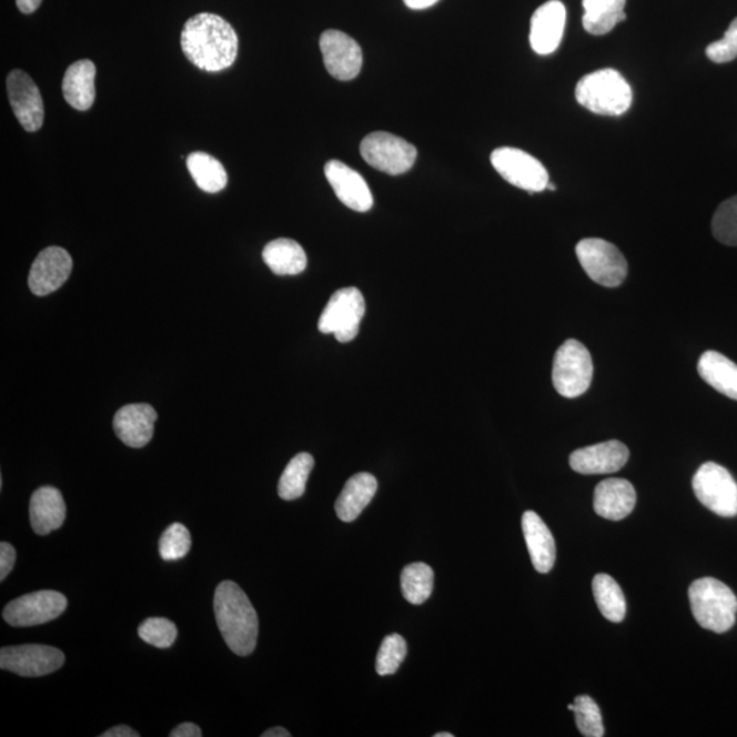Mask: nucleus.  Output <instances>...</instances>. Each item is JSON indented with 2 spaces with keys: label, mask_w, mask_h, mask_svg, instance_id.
<instances>
[{
  "label": "nucleus",
  "mask_w": 737,
  "mask_h": 737,
  "mask_svg": "<svg viewBox=\"0 0 737 737\" xmlns=\"http://www.w3.org/2000/svg\"><path fill=\"white\" fill-rule=\"evenodd\" d=\"M706 55L715 63H728L737 58V17L725 32L724 38L706 49Z\"/></svg>",
  "instance_id": "obj_37"
},
{
  "label": "nucleus",
  "mask_w": 737,
  "mask_h": 737,
  "mask_svg": "<svg viewBox=\"0 0 737 737\" xmlns=\"http://www.w3.org/2000/svg\"><path fill=\"white\" fill-rule=\"evenodd\" d=\"M404 4L412 10H425L435 6L438 0H403Z\"/></svg>",
  "instance_id": "obj_42"
},
{
  "label": "nucleus",
  "mask_w": 737,
  "mask_h": 737,
  "mask_svg": "<svg viewBox=\"0 0 737 737\" xmlns=\"http://www.w3.org/2000/svg\"><path fill=\"white\" fill-rule=\"evenodd\" d=\"M325 176L336 198L355 212H367L373 206V195L366 181L349 165L331 160L325 164Z\"/></svg>",
  "instance_id": "obj_18"
},
{
  "label": "nucleus",
  "mask_w": 737,
  "mask_h": 737,
  "mask_svg": "<svg viewBox=\"0 0 737 737\" xmlns=\"http://www.w3.org/2000/svg\"><path fill=\"white\" fill-rule=\"evenodd\" d=\"M29 514L33 532L39 536L58 531L67 519V504L62 493L52 486L39 487L32 495Z\"/></svg>",
  "instance_id": "obj_22"
},
{
  "label": "nucleus",
  "mask_w": 737,
  "mask_h": 737,
  "mask_svg": "<svg viewBox=\"0 0 737 737\" xmlns=\"http://www.w3.org/2000/svg\"><path fill=\"white\" fill-rule=\"evenodd\" d=\"M491 162L505 181L531 194L544 192L548 188V171L525 151L508 147L497 148L492 153Z\"/></svg>",
  "instance_id": "obj_10"
},
{
  "label": "nucleus",
  "mask_w": 737,
  "mask_h": 737,
  "mask_svg": "<svg viewBox=\"0 0 737 737\" xmlns=\"http://www.w3.org/2000/svg\"><path fill=\"white\" fill-rule=\"evenodd\" d=\"M157 420L158 413L150 404H128L118 410L114 431L128 447L142 448L151 442Z\"/></svg>",
  "instance_id": "obj_19"
},
{
  "label": "nucleus",
  "mask_w": 737,
  "mask_h": 737,
  "mask_svg": "<svg viewBox=\"0 0 737 737\" xmlns=\"http://www.w3.org/2000/svg\"><path fill=\"white\" fill-rule=\"evenodd\" d=\"M94 77H97V67L89 59L77 61L64 73L63 97L73 109L87 111L93 105L97 98Z\"/></svg>",
  "instance_id": "obj_23"
},
{
  "label": "nucleus",
  "mask_w": 737,
  "mask_h": 737,
  "mask_svg": "<svg viewBox=\"0 0 737 737\" xmlns=\"http://www.w3.org/2000/svg\"><path fill=\"white\" fill-rule=\"evenodd\" d=\"M377 479L368 473L353 475L344 485L335 503L339 519L354 522L373 501L377 492Z\"/></svg>",
  "instance_id": "obj_24"
},
{
  "label": "nucleus",
  "mask_w": 737,
  "mask_h": 737,
  "mask_svg": "<svg viewBox=\"0 0 737 737\" xmlns=\"http://www.w3.org/2000/svg\"><path fill=\"white\" fill-rule=\"evenodd\" d=\"M184 55L195 68L218 73L233 67L238 57V36L224 18L201 13L184 23L181 34Z\"/></svg>",
  "instance_id": "obj_1"
},
{
  "label": "nucleus",
  "mask_w": 737,
  "mask_h": 737,
  "mask_svg": "<svg viewBox=\"0 0 737 737\" xmlns=\"http://www.w3.org/2000/svg\"><path fill=\"white\" fill-rule=\"evenodd\" d=\"M567 10L561 0L539 6L532 17L531 44L538 55H551L561 46L566 29Z\"/></svg>",
  "instance_id": "obj_16"
},
{
  "label": "nucleus",
  "mask_w": 737,
  "mask_h": 737,
  "mask_svg": "<svg viewBox=\"0 0 737 737\" xmlns=\"http://www.w3.org/2000/svg\"><path fill=\"white\" fill-rule=\"evenodd\" d=\"M592 380L593 361L588 350L575 339L564 342L553 361L552 382L555 390L562 396L574 400L590 388Z\"/></svg>",
  "instance_id": "obj_5"
},
{
  "label": "nucleus",
  "mask_w": 737,
  "mask_h": 737,
  "mask_svg": "<svg viewBox=\"0 0 737 737\" xmlns=\"http://www.w3.org/2000/svg\"><path fill=\"white\" fill-rule=\"evenodd\" d=\"M575 252L582 269L593 282L614 289L626 281L628 264L614 243L599 238H586L576 245Z\"/></svg>",
  "instance_id": "obj_7"
},
{
  "label": "nucleus",
  "mask_w": 737,
  "mask_h": 737,
  "mask_svg": "<svg viewBox=\"0 0 737 737\" xmlns=\"http://www.w3.org/2000/svg\"><path fill=\"white\" fill-rule=\"evenodd\" d=\"M693 489L698 501L713 513L733 518L737 515V483L727 468L707 462L693 478Z\"/></svg>",
  "instance_id": "obj_8"
},
{
  "label": "nucleus",
  "mask_w": 737,
  "mask_h": 737,
  "mask_svg": "<svg viewBox=\"0 0 737 737\" xmlns=\"http://www.w3.org/2000/svg\"><path fill=\"white\" fill-rule=\"evenodd\" d=\"M435 737H454L453 734H447V733H442V734H436Z\"/></svg>",
  "instance_id": "obj_44"
},
{
  "label": "nucleus",
  "mask_w": 737,
  "mask_h": 737,
  "mask_svg": "<svg viewBox=\"0 0 737 737\" xmlns=\"http://www.w3.org/2000/svg\"><path fill=\"white\" fill-rule=\"evenodd\" d=\"M17 553L13 546L8 543L0 544V580H4L14 568Z\"/></svg>",
  "instance_id": "obj_38"
},
{
  "label": "nucleus",
  "mask_w": 737,
  "mask_h": 737,
  "mask_svg": "<svg viewBox=\"0 0 737 737\" xmlns=\"http://www.w3.org/2000/svg\"><path fill=\"white\" fill-rule=\"evenodd\" d=\"M11 109L27 132H38L44 122V104L38 85L26 71L13 70L8 77Z\"/></svg>",
  "instance_id": "obj_14"
},
{
  "label": "nucleus",
  "mask_w": 737,
  "mask_h": 737,
  "mask_svg": "<svg viewBox=\"0 0 737 737\" xmlns=\"http://www.w3.org/2000/svg\"><path fill=\"white\" fill-rule=\"evenodd\" d=\"M263 737H291V734L289 733L287 729L276 727V728H271L266 730L263 735Z\"/></svg>",
  "instance_id": "obj_43"
},
{
  "label": "nucleus",
  "mask_w": 737,
  "mask_h": 737,
  "mask_svg": "<svg viewBox=\"0 0 737 737\" xmlns=\"http://www.w3.org/2000/svg\"><path fill=\"white\" fill-rule=\"evenodd\" d=\"M100 737H140V734L128 727V725H118L115 728L105 730Z\"/></svg>",
  "instance_id": "obj_40"
},
{
  "label": "nucleus",
  "mask_w": 737,
  "mask_h": 737,
  "mask_svg": "<svg viewBox=\"0 0 737 737\" xmlns=\"http://www.w3.org/2000/svg\"><path fill=\"white\" fill-rule=\"evenodd\" d=\"M320 50L329 73L339 81H352L362 69V50L349 34L330 29L321 34Z\"/></svg>",
  "instance_id": "obj_13"
},
{
  "label": "nucleus",
  "mask_w": 737,
  "mask_h": 737,
  "mask_svg": "<svg viewBox=\"0 0 737 737\" xmlns=\"http://www.w3.org/2000/svg\"><path fill=\"white\" fill-rule=\"evenodd\" d=\"M171 737H201L202 730L193 723H183L170 734Z\"/></svg>",
  "instance_id": "obj_39"
},
{
  "label": "nucleus",
  "mask_w": 737,
  "mask_h": 737,
  "mask_svg": "<svg viewBox=\"0 0 737 737\" xmlns=\"http://www.w3.org/2000/svg\"><path fill=\"white\" fill-rule=\"evenodd\" d=\"M63 664L64 654L52 646L21 645L0 650V668L23 677L50 675L61 669Z\"/></svg>",
  "instance_id": "obj_12"
},
{
  "label": "nucleus",
  "mask_w": 737,
  "mask_h": 737,
  "mask_svg": "<svg viewBox=\"0 0 737 737\" xmlns=\"http://www.w3.org/2000/svg\"><path fill=\"white\" fill-rule=\"evenodd\" d=\"M220 634L236 656L252 654L259 639V616L251 599L235 582L220 584L213 599Z\"/></svg>",
  "instance_id": "obj_2"
},
{
  "label": "nucleus",
  "mask_w": 737,
  "mask_h": 737,
  "mask_svg": "<svg viewBox=\"0 0 737 737\" xmlns=\"http://www.w3.org/2000/svg\"><path fill=\"white\" fill-rule=\"evenodd\" d=\"M593 594L599 612L612 623H622L626 617L627 604L622 587L612 576L598 574L593 579Z\"/></svg>",
  "instance_id": "obj_29"
},
{
  "label": "nucleus",
  "mask_w": 737,
  "mask_h": 737,
  "mask_svg": "<svg viewBox=\"0 0 737 737\" xmlns=\"http://www.w3.org/2000/svg\"><path fill=\"white\" fill-rule=\"evenodd\" d=\"M585 31L593 36H604L614 31L617 23L627 20L624 13L626 0H584Z\"/></svg>",
  "instance_id": "obj_27"
},
{
  "label": "nucleus",
  "mask_w": 737,
  "mask_h": 737,
  "mask_svg": "<svg viewBox=\"0 0 737 737\" xmlns=\"http://www.w3.org/2000/svg\"><path fill=\"white\" fill-rule=\"evenodd\" d=\"M629 451L617 440L576 450L569 456V466L579 474H610L619 472L628 462Z\"/></svg>",
  "instance_id": "obj_17"
},
{
  "label": "nucleus",
  "mask_w": 737,
  "mask_h": 737,
  "mask_svg": "<svg viewBox=\"0 0 737 737\" xmlns=\"http://www.w3.org/2000/svg\"><path fill=\"white\" fill-rule=\"evenodd\" d=\"M314 467L311 454L302 453L290 461L284 468L281 481H279L277 493L285 502L296 501L306 491L309 475Z\"/></svg>",
  "instance_id": "obj_30"
},
{
  "label": "nucleus",
  "mask_w": 737,
  "mask_h": 737,
  "mask_svg": "<svg viewBox=\"0 0 737 737\" xmlns=\"http://www.w3.org/2000/svg\"><path fill=\"white\" fill-rule=\"evenodd\" d=\"M365 311V299L359 289L337 290L321 313L319 330L321 334L334 335L337 342H352L359 335Z\"/></svg>",
  "instance_id": "obj_6"
},
{
  "label": "nucleus",
  "mask_w": 737,
  "mask_h": 737,
  "mask_svg": "<svg viewBox=\"0 0 737 737\" xmlns=\"http://www.w3.org/2000/svg\"><path fill=\"white\" fill-rule=\"evenodd\" d=\"M576 727L586 737H603L604 724L599 707L587 695L575 698L574 710Z\"/></svg>",
  "instance_id": "obj_33"
},
{
  "label": "nucleus",
  "mask_w": 737,
  "mask_h": 737,
  "mask_svg": "<svg viewBox=\"0 0 737 737\" xmlns=\"http://www.w3.org/2000/svg\"><path fill=\"white\" fill-rule=\"evenodd\" d=\"M401 585L403 596L410 604H424L432 596L435 573L425 563L408 564L403 569Z\"/></svg>",
  "instance_id": "obj_31"
},
{
  "label": "nucleus",
  "mask_w": 737,
  "mask_h": 737,
  "mask_svg": "<svg viewBox=\"0 0 737 737\" xmlns=\"http://www.w3.org/2000/svg\"><path fill=\"white\" fill-rule=\"evenodd\" d=\"M68 608V598L53 590L27 594L6 605L3 619L13 627H32L55 620Z\"/></svg>",
  "instance_id": "obj_11"
},
{
  "label": "nucleus",
  "mask_w": 737,
  "mask_h": 737,
  "mask_svg": "<svg viewBox=\"0 0 737 737\" xmlns=\"http://www.w3.org/2000/svg\"><path fill=\"white\" fill-rule=\"evenodd\" d=\"M188 169L202 192L219 193L228 186L229 176L224 165L211 154L204 152L189 154Z\"/></svg>",
  "instance_id": "obj_28"
},
{
  "label": "nucleus",
  "mask_w": 737,
  "mask_h": 737,
  "mask_svg": "<svg viewBox=\"0 0 737 737\" xmlns=\"http://www.w3.org/2000/svg\"><path fill=\"white\" fill-rule=\"evenodd\" d=\"M190 548H192V536L181 523H172L160 538L159 552L165 562L180 561L188 555Z\"/></svg>",
  "instance_id": "obj_35"
},
{
  "label": "nucleus",
  "mask_w": 737,
  "mask_h": 737,
  "mask_svg": "<svg viewBox=\"0 0 737 737\" xmlns=\"http://www.w3.org/2000/svg\"><path fill=\"white\" fill-rule=\"evenodd\" d=\"M16 2L21 13L32 14L40 8V4L43 2V0H16Z\"/></svg>",
  "instance_id": "obj_41"
},
{
  "label": "nucleus",
  "mask_w": 737,
  "mask_h": 737,
  "mask_svg": "<svg viewBox=\"0 0 737 737\" xmlns=\"http://www.w3.org/2000/svg\"><path fill=\"white\" fill-rule=\"evenodd\" d=\"M569 710H574V704L568 706Z\"/></svg>",
  "instance_id": "obj_46"
},
{
  "label": "nucleus",
  "mask_w": 737,
  "mask_h": 737,
  "mask_svg": "<svg viewBox=\"0 0 737 737\" xmlns=\"http://www.w3.org/2000/svg\"><path fill=\"white\" fill-rule=\"evenodd\" d=\"M361 154L373 169L390 175H401L413 169L418 152L406 140L394 134L376 132L361 142Z\"/></svg>",
  "instance_id": "obj_9"
},
{
  "label": "nucleus",
  "mask_w": 737,
  "mask_h": 737,
  "mask_svg": "<svg viewBox=\"0 0 737 737\" xmlns=\"http://www.w3.org/2000/svg\"><path fill=\"white\" fill-rule=\"evenodd\" d=\"M522 528L534 568L541 574H548L556 562V544L549 527L534 511H526Z\"/></svg>",
  "instance_id": "obj_21"
},
{
  "label": "nucleus",
  "mask_w": 737,
  "mask_h": 737,
  "mask_svg": "<svg viewBox=\"0 0 737 737\" xmlns=\"http://www.w3.org/2000/svg\"><path fill=\"white\" fill-rule=\"evenodd\" d=\"M546 189H549V190H556V186H555V184H552V183L549 182V183H548V188H546Z\"/></svg>",
  "instance_id": "obj_45"
},
{
  "label": "nucleus",
  "mask_w": 737,
  "mask_h": 737,
  "mask_svg": "<svg viewBox=\"0 0 737 737\" xmlns=\"http://www.w3.org/2000/svg\"><path fill=\"white\" fill-rule=\"evenodd\" d=\"M71 271H73V260L64 249L47 248L34 260L29 273V287L34 295H50L68 282Z\"/></svg>",
  "instance_id": "obj_15"
},
{
  "label": "nucleus",
  "mask_w": 737,
  "mask_h": 737,
  "mask_svg": "<svg viewBox=\"0 0 737 737\" xmlns=\"http://www.w3.org/2000/svg\"><path fill=\"white\" fill-rule=\"evenodd\" d=\"M688 597L700 627L724 634L735 626L737 598L723 582L715 578L695 580L689 586Z\"/></svg>",
  "instance_id": "obj_4"
},
{
  "label": "nucleus",
  "mask_w": 737,
  "mask_h": 737,
  "mask_svg": "<svg viewBox=\"0 0 737 737\" xmlns=\"http://www.w3.org/2000/svg\"><path fill=\"white\" fill-rule=\"evenodd\" d=\"M407 656L406 640L400 634L385 637L377 653L376 672L380 676L394 675Z\"/></svg>",
  "instance_id": "obj_34"
},
{
  "label": "nucleus",
  "mask_w": 737,
  "mask_h": 737,
  "mask_svg": "<svg viewBox=\"0 0 737 737\" xmlns=\"http://www.w3.org/2000/svg\"><path fill=\"white\" fill-rule=\"evenodd\" d=\"M575 98L582 107L597 115L620 117L633 104V89L614 69H603L587 74L578 82Z\"/></svg>",
  "instance_id": "obj_3"
},
{
  "label": "nucleus",
  "mask_w": 737,
  "mask_h": 737,
  "mask_svg": "<svg viewBox=\"0 0 737 737\" xmlns=\"http://www.w3.org/2000/svg\"><path fill=\"white\" fill-rule=\"evenodd\" d=\"M713 235L727 246H737V195L724 201L713 216Z\"/></svg>",
  "instance_id": "obj_32"
},
{
  "label": "nucleus",
  "mask_w": 737,
  "mask_h": 737,
  "mask_svg": "<svg viewBox=\"0 0 737 737\" xmlns=\"http://www.w3.org/2000/svg\"><path fill=\"white\" fill-rule=\"evenodd\" d=\"M264 263L279 276L299 275L306 270L307 258L299 242L279 238L264 248Z\"/></svg>",
  "instance_id": "obj_26"
},
{
  "label": "nucleus",
  "mask_w": 737,
  "mask_h": 737,
  "mask_svg": "<svg viewBox=\"0 0 737 737\" xmlns=\"http://www.w3.org/2000/svg\"><path fill=\"white\" fill-rule=\"evenodd\" d=\"M699 376L720 394L737 401V365L717 352H706L698 362Z\"/></svg>",
  "instance_id": "obj_25"
},
{
  "label": "nucleus",
  "mask_w": 737,
  "mask_h": 737,
  "mask_svg": "<svg viewBox=\"0 0 737 737\" xmlns=\"http://www.w3.org/2000/svg\"><path fill=\"white\" fill-rule=\"evenodd\" d=\"M637 493L629 481L609 478L599 483L594 492V511L609 521H622L633 513Z\"/></svg>",
  "instance_id": "obj_20"
},
{
  "label": "nucleus",
  "mask_w": 737,
  "mask_h": 737,
  "mask_svg": "<svg viewBox=\"0 0 737 737\" xmlns=\"http://www.w3.org/2000/svg\"><path fill=\"white\" fill-rule=\"evenodd\" d=\"M140 638L148 645L168 649L174 645L178 637V628L174 623L163 617H151L141 624L139 628Z\"/></svg>",
  "instance_id": "obj_36"
}]
</instances>
